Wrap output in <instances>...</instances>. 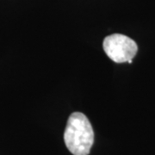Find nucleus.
<instances>
[{"mask_svg":"<svg viewBox=\"0 0 155 155\" xmlns=\"http://www.w3.org/2000/svg\"><path fill=\"white\" fill-rule=\"evenodd\" d=\"M64 140L73 155H88L94 142V131L89 119L80 112L69 116L64 133Z\"/></svg>","mask_w":155,"mask_h":155,"instance_id":"1","label":"nucleus"},{"mask_svg":"<svg viewBox=\"0 0 155 155\" xmlns=\"http://www.w3.org/2000/svg\"><path fill=\"white\" fill-rule=\"evenodd\" d=\"M103 47L106 54L116 63L132 61L138 51L136 42L122 34H113L105 37Z\"/></svg>","mask_w":155,"mask_h":155,"instance_id":"2","label":"nucleus"}]
</instances>
